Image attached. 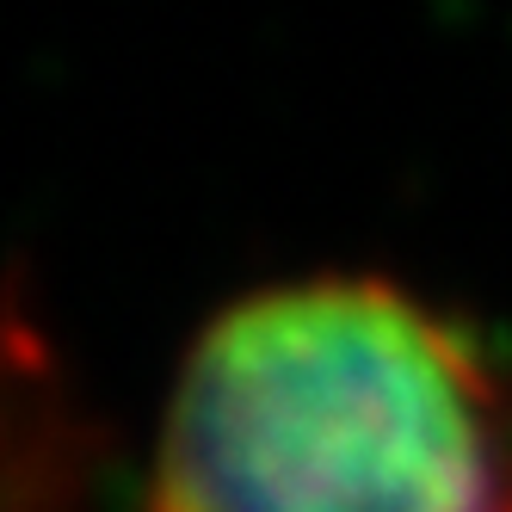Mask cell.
Masks as SVG:
<instances>
[{
	"label": "cell",
	"mask_w": 512,
	"mask_h": 512,
	"mask_svg": "<svg viewBox=\"0 0 512 512\" xmlns=\"http://www.w3.org/2000/svg\"><path fill=\"white\" fill-rule=\"evenodd\" d=\"M142 512H512V383L408 290H260L192 346Z\"/></svg>",
	"instance_id": "obj_1"
}]
</instances>
